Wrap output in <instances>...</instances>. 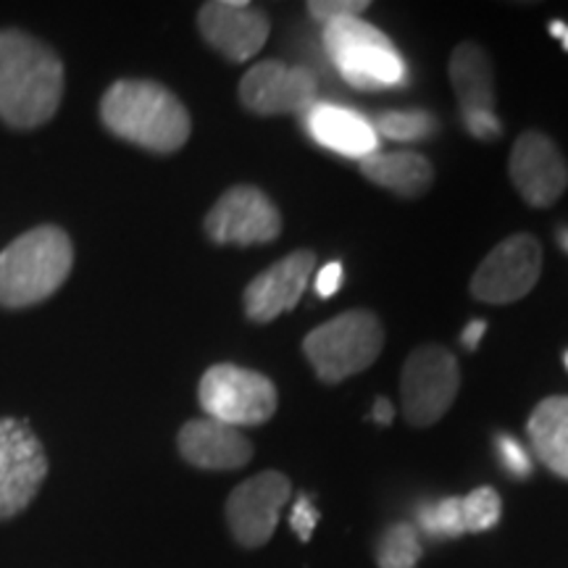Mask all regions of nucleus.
<instances>
[{"label": "nucleus", "instance_id": "obj_1", "mask_svg": "<svg viewBox=\"0 0 568 568\" xmlns=\"http://www.w3.org/2000/svg\"><path fill=\"white\" fill-rule=\"evenodd\" d=\"M63 61L21 30H0V119L17 130L48 124L63 98Z\"/></svg>", "mask_w": 568, "mask_h": 568}, {"label": "nucleus", "instance_id": "obj_2", "mask_svg": "<svg viewBox=\"0 0 568 568\" xmlns=\"http://www.w3.org/2000/svg\"><path fill=\"white\" fill-rule=\"evenodd\" d=\"M105 130L151 153H174L193 132L190 113L172 90L151 80H119L101 101Z\"/></svg>", "mask_w": 568, "mask_h": 568}, {"label": "nucleus", "instance_id": "obj_3", "mask_svg": "<svg viewBox=\"0 0 568 568\" xmlns=\"http://www.w3.org/2000/svg\"><path fill=\"white\" fill-rule=\"evenodd\" d=\"M74 245L61 226L42 224L0 251V305L27 308L51 297L69 280Z\"/></svg>", "mask_w": 568, "mask_h": 568}, {"label": "nucleus", "instance_id": "obj_4", "mask_svg": "<svg viewBox=\"0 0 568 568\" xmlns=\"http://www.w3.org/2000/svg\"><path fill=\"white\" fill-rule=\"evenodd\" d=\"M324 48L345 82L358 90H389L408 82V67L385 32L364 17H343L324 24Z\"/></svg>", "mask_w": 568, "mask_h": 568}, {"label": "nucleus", "instance_id": "obj_5", "mask_svg": "<svg viewBox=\"0 0 568 568\" xmlns=\"http://www.w3.org/2000/svg\"><path fill=\"white\" fill-rule=\"evenodd\" d=\"M385 347V326L372 311H345L316 326L303 339V353L318 379L337 385L347 376L361 374L379 358Z\"/></svg>", "mask_w": 568, "mask_h": 568}, {"label": "nucleus", "instance_id": "obj_6", "mask_svg": "<svg viewBox=\"0 0 568 568\" xmlns=\"http://www.w3.org/2000/svg\"><path fill=\"white\" fill-rule=\"evenodd\" d=\"M197 400L209 418L240 426H258L276 410V387L268 376L232 364L211 366L197 387Z\"/></svg>", "mask_w": 568, "mask_h": 568}, {"label": "nucleus", "instance_id": "obj_7", "mask_svg": "<svg viewBox=\"0 0 568 568\" xmlns=\"http://www.w3.org/2000/svg\"><path fill=\"white\" fill-rule=\"evenodd\" d=\"M460 387L458 361L443 345H418L400 374V400L414 426H432L450 410Z\"/></svg>", "mask_w": 568, "mask_h": 568}, {"label": "nucleus", "instance_id": "obj_8", "mask_svg": "<svg viewBox=\"0 0 568 568\" xmlns=\"http://www.w3.org/2000/svg\"><path fill=\"white\" fill-rule=\"evenodd\" d=\"M48 477L45 447L27 418H0V521L19 516Z\"/></svg>", "mask_w": 568, "mask_h": 568}, {"label": "nucleus", "instance_id": "obj_9", "mask_svg": "<svg viewBox=\"0 0 568 568\" xmlns=\"http://www.w3.org/2000/svg\"><path fill=\"white\" fill-rule=\"evenodd\" d=\"M542 274V247L531 234H514L485 255L471 276V295L481 303L506 305L535 290Z\"/></svg>", "mask_w": 568, "mask_h": 568}, {"label": "nucleus", "instance_id": "obj_10", "mask_svg": "<svg viewBox=\"0 0 568 568\" xmlns=\"http://www.w3.org/2000/svg\"><path fill=\"white\" fill-rule=\"evenodd\" d=\"M205 234L216 245L272 243L282 234V213L258 187L237 184L209 211Z\"/></svg>", "mask_w": 568, "mask_h": 568}, {"label": "nucleus", "instance_id": "obj_11", "mask_svg": "<svg viewBox=\"0 0 568 568\" xmlns=\"http://www.w3.org/2000/svg\"><path fill=\"white\" fill-rule=\"evenodd\" d=\"M240 101L258 116H305L318 103V80L308 69L266 59L247 69L240 82Z\"/></svg>", "mask_w": 568, "mask_h": 568}, {"label": "nucleus", "instance_id": "obj_12", "mask_svg": "<svg viewBox=\"0 0 568 568\" xmlns=\"http://www.w3.org/2000/svg\"><path fill=\"white\" fill-rule=\"evenodd\" d=\"M293 485L280 471H261L232 489L226 500V524L243 548H264L272 539Z\"/></svg>", "mask_w": 568, "mask_h": 568}, {"label": "nucleus", "instance_id": "obj_13", "mask_svg": "<svg viewBox=\"0 0 568 568\" xmlns=\"http://www.w3.org/2000/svg\"><path fill=\"white\" fill-rule=\"evenodd\" d=\"M508 174L518 195L535 209H550L568 187V163L548 134L524 132L514 142Z\"/></svg>", "mask_w": 568, "mask_h": 568}, {"label": "nucleus", "instance_id": "obj_14", "mask_svg": "<svg viewBox=\"0 0 568 568\" xmlns=\"http://www.w3.org/2000/svg\"><path fill=\"white\" fill-rule=\"evenodd\" d=\"M197 27L211 48L230 61L253 59L266 45L268 17L245 0H211L197 11Z\"/></svg>", "mask_w": 568, "mask_h": 568}, {"label": "nucleus", "instance_id": "obj_15", "mask_svg": "<svg viewBox=\"0 0 568 568\" xmlns=\"http://www.w3.org/2000/svg\"><path fill=\"white\" fill-rule=\"evenodd\" d=\"M316 272V255L295 251L261 272L245 290V314L255 324H268L293 311Z\"/></svg>", "mask_w": 568, "mask_h": 568}, {"label": "nucleus", "instance_id": "obj_16", "mask_svg": "<svg viewBox=\"0 0 568 568\" xmlns=\"http://www.w3.org/2000/svg\"><path fill=\"white\" fill-rule=\"evenodd\" d=\"M176 445L190 466L205 471H234L253 458V445L243 432L209 416L184 424Z\"/></svg>", "mask_w": 568, "mask_h": 568}, {"label": "nucleus", "instance_id": "obj_17", "mask_svg": "<svg viewBox=\"0 0 568 568\" xmlns=\"http://www.w3.org/2000/svg\"><path fill=\"white\" fill-rule=\"evenodd\" d=\"M303 122L318 145L345 159L366 161L368 155L379 153V134L374 132L372 122L345 105L318 101L305 113Z\"/></svg>", "mask_w": 568, "mask_h": 568}, {"label": "nucleus", "instance_id": "obj_18", "mask_svg": "<svg viewBox=\"0 0 568 568\" xmlns=\"http://www.w3.org/2000/svg\"><path fill=\"white\" fill-rule=\"evenodd\" d=\"M450 82L458 95L460 116L495 113L493 61L477 42H460L450 55Z\"/></svg>", "mask_w": 568, "mask_h": 568}, {"label": "nucleus", "instance_id": "obj_19", "mask_svg": "<svg viewBox=\"0 0 568 568\" xmlns=\"http://www.w3.org/2000/svg\"><path fill=\"white\" fill-rule=\"evenodd\" d=\"M361 172L376 187H385L389 193L414 201L429 193L435 182V169L429 159L422 153H374L366 161H361Z\"/></svg>", "mask_w": 568, "mask_h": 568}, {"label": "nucleus", "instance_id": "obj_20", "mask_svg": "<svg viewBox=\"0 0 568 568\" xmlns=\"http://www.w3.org/2000/svg\"><path fill=\"white\" fill-rule=\"evenodd\" d=\"M527 432L537 458L560 479H568V397L556 395L539 403L531 410Z\"/></svg>", "mask_w": 568, "mask_h": 568}, {"label": "nucleus", "instance_id": "obj_21", "mask_svg": "<svg viewBox=\"0 0 568 568\" xmlns=\"http://www.w3.org/2000/svg\"><path fill=\"white\" fill-rule=\"evenodd\" d=\"M379 138L395 142H416L437 134L439 122L429 111H385L372 122Z\"/></svg>", "mask_w": 568, "mask_h": 568}, {"label": "nucleus", "instance_id": "obj_22", "mask_svg": "<svg viewBox=\"0 0 568 568\" xmlns=\"http://www.w3.org/2000/svg\"><path fill=\"white\" fill-rule=\"evenodd\" d=\"M422 558V542L418 531L410 524H395L385 531L376 548V564L379 568H416Z\"/></svg>", "mask_w": 568, "mask_h": 568}, {"label": "nucleus", "instance_id": "obj_23", "mask_svg": "<svg viewBox=\"0 0 568 568\" xmlns=\"http://www.w3.org/2000/svg\"><path fill=\"white\" fill-rule=\"evenodd\" d=\"M418 524L429 537H460L466 535L464 506L460 497H445L435 506H424L418 510Z\"/></svg>", "mask_w": 568, "mask_h": 568}, {"label": "nucleus", "instance_id": "obj_24", "mask_svg": "<svg viewBox=\"0 0 568 568\" xmlns=\"http://www.w3.org/2000/svg\"><path fill=\"white\" fill-rule=\"evenodd\" d=\"M460 506H464V521H466V535H477V531L493 529L500 521V495L493 487H479L466 497H460Z\"/></svg>", "mask_w": 568, "mask_h": 568}, {"label": "nucleus", "instance_id": "obj_25", "mask_svg": "<svg viewBox=\"0 0 568 568\" xmlns=\"http://www.w3.org/2000/svg\"><path fill=\"white\" fill-rule=\"evenodd\" d=\"M368 9V0H311L308 11L311 17L322 24L343 19V17H364Z\"/></svg>", "mask_w": 568, "mask_h": 568}, {"label": "nucleus", "instance_id": "obj_26", "mask_svg": "<svg viewBox=\"0 0 568 568\" xmlns=\"http://www.w3.org/2000/svg\"><path fill=\"white\" fill-rule=\"evenodd\" d=\"M495 447H497V456H500V460H503V466H506L514 477H518V479L529 477L531 458H529V453L518 445V439H514L510 435H497Z\"/></svg>", "mask_w": 568, "mask_h": 568}, {"label": "nucleus", "instance_id": "obj_27", "mask_svg": "<svg viewBox=\"0 0 568 568\" xmlns=\"http://www.w3.org/2000/svg\"><path fill=\"white\" fill-rule=\"evenodd\" d=\"M318 518H322V516H318V510H316L314 503H311V497L308 495L297 497L295 506H293V516H290V524H293L295 535L301 537L303 542H308L311 535H314Z\"/></svg>", "mask_w": 568, "mask_h": 568}, {"label": "nucleus", "instance_id": "obj_28", "mask_svg": "<svg viewBox=\"0 0 568 568\" xmlns=\"http://www.w3.org/2000/svg\"><path fill=\"white\" fill-rule=\"evenodd\" d=\"M343 280H345V268L339 261H329V264L322 266L316 272V295L318 297H332L337 293L339 287H343Z\"/></svg>", "mask_w": 568, "mask_h": 568}, {"label": "nucleus", "instance_id": "obj_29", "mask_svg": "<svg viewBox=\"0 0 568 568\" xmlns=\"http://www.w3.org/2000/svg\"><path fill=\"white\" fill-rule=\"evenodd\" d=\"M464 126L474 134L477 140H497L503 134V126L497 122L495 113H471L464 116Z\"/></svg>", "mask_w": 568, "mask_h": 568}, {"label": "nucleus", "instance_id": "obj_30", "mask_svg": "<svg viewBox=\"0 0 568 568\" xmlns=\"http://www.w3.org/2000/svg\"><path fill=\"white\" fill-rule=\"evenodd\" d=\"M487 332V322H481V318H477V322H471L464 329V335H460V343H464V347H468V351H477L481 337H485Z\"/></svg>", "mask_w": 568, "mask_h": 568}, {"label": "nucleus", "instance_id": "obj_31", "mask_svg": "<svg viewBox=\"0 0 568 568\" xmlns=\"http://www.w3.org/2000/svg\"><path fill=\"white\" fill-rule=\"evenodd\" d=\"M372 418H374L376 424H393V418H395V408H393V403H389L387 397H376Z\"/></svg>", "mask_w": 568, "mask_h": 568}, {"label": "nucleus", "instance_id": "obj_32", "mask_svg": "<svg viewBox=\"0 0 568 568\" xmlns=\"http://www.w3.org/2000/svg\"><path fill=\"white\" fill-rule=\"evenodd\" d=\"M558 243L568 253V226H564V230H558Z\"/></svg>", "mask_w": 568, "mask_h": 568}, {"label": "nucleus", "instance_id": "obj_33", "mask_svg": "<svg viewBox=\"0 0 568 568\" xmlns=\"http://www.w3.org/2000/svg\"><path fill=\"white\" fill-rule=\"evenodd\" d=\"M560 40H564V51L568 53V27H566V32H564V38H560Z\"/></svg>", "mask_w": 568, "mask_h": 568}, {"label": "nucleus", "instance_id": "obj_34", "mask_svg": "<svg viewBox=\"0 0 568 568\" xmlns=\"http://www.w3.org/2000/svg\"><path fill=\"white\" fill-rule=\"evenodd\" d=\"M566 368H568V353H566Z\"/></svg>", "mask_w": 568, "mask_h": 568}]
</instances>
